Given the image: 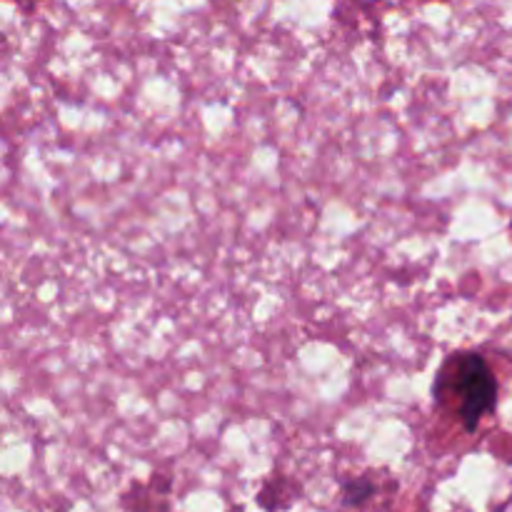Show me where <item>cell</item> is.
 <instances>
[{
  "instance_id": "cell-2",
  "label": "cell",
  "mask_w": 512,
  "mask_h": 512,
  "mask_svg": "<svg viewBox=\"0 0 512 512\" xmlns=\"http://www.w3.org/2000/svg\"><path fill=\"white\" fill-rule=\"evenodd\" d=\"M373 493V488H370L368 483H355L348 488V503H360V500H365L368 495Z\"/></svg>"
},
{
  "instance_id": "cell-1",
  "label": "cell",
  "mask_w": 512,
  "mask_h": 512,
  "mask_svg": "<svg viewBox=\"0 0 512 512\" xmlns=\"http://www.w3.org/2000/svg\"><path fill=\"white\" fill-rule=\"evenodd\" d=\"M435 393L438 403L453 410L465 430L473 433L480 420L495 408L498 380L478 353L453 355L440 370Z\"/></svg>"
}]
</instances>
